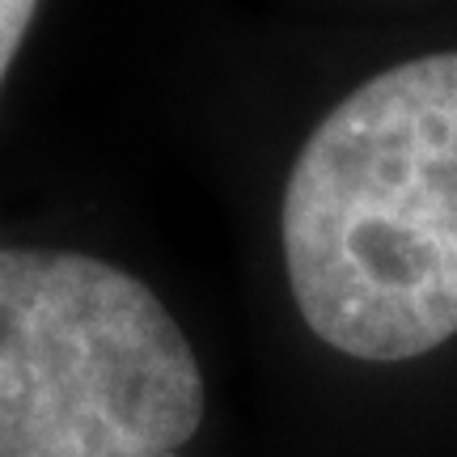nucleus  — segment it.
Wrapping results in <instances>:
<instances>
[{"instance_id": "f03ea898", "label": "nucleus", "mask_w": 457, "mask_h": 457, "mask_svg": "<svg viewBox=\"0 0 457 457\" xmlns=\"http://www.w3.org/2000/svg\"><path fill=\"white\" fill-rule=\"evenodd\" d=\"M199 420V360L148 284L0 250V457H182Z\"/></svg>"}, {"instance_id": "f257e3e1", "label": "nucleus", "mask_w": 457, "mask_h": 457, "mask_svg": "<svg viewBox=\"0 0 457 457\" xmlns=\"http://www.w3.org/2000/svg\"><path fill=\"white\" fill-rule=\"evenodd\" d=\"M284 267L335 352L398 364L457 335V51L377 72L284 187Z\"/></svg>"}, {"instance_id": "7ed1b4c3", "label": "nucleus", "mask_w": 457, "mask_h": 457, "mask_svg": "<svg viewBox=\"0 0 457 457\" xmlns=\"http://www.w3.org/2000/svg\"><path fill=\"white\" fill-rule=\"evenodd\" d=\"M34 4H38V0H0V81H4V72L13 64L21 38L30 30Z\"/></svg>"}]
</instances>
